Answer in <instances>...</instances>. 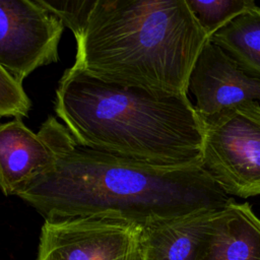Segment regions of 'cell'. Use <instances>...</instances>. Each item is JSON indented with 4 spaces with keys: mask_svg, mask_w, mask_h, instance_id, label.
Listing matches in <instances>:
<instances>
[{
    "mask_svg": "<svg viewBox=\"0 0 260 260\" xmlns=\"http://www.w3.org/2000/svg\"><path fill=\"white\" fill-rule=\"evenodd\" d=\"M216 211H200L142 224L145 260H193Z\"/></svg>",
    "mask_w": 260,
    "mask_h": 260,
    "instance_id": "cell-10",
    "label": "cell"
},
{
    "mask_svg": "<svg viewBox=\"0 0 260 260\" xmlns=\"http://www.w3.org/2000/svg\"><path fill=\"white\" fill-rule=\"evenodd\" d=\"M76 37L84 26L95 0H39Z\"/></svg>",
    "mask_w": 260,
    "mask_h": 260,
    "instance_id": "cell-14",
    "label": "cell"
},
{
    "mask_svg": "<svg viewBox=\"0 0 260 260\" xmlns=\"http://www.w3.org/2000/svg\"><path fill=\"white\" fill-rule=\"evenodd\" d=\"M201 120L244 102L260 103V79L249 75L223 49L208 40L189 79Z\"/></svg>",
    "mask_w": 260,
    "mask_h": 260,
    "instance_id": "cell-8",
    "label": "cell"
},
{
    "mask_svg": "<svg viewBox=\"0 0 260 260\" xmlns=\"http://www.w3.org/2000/svg\"><path fill=\"white\" fill-rule=\"evenodd\" d=\"M209 40L212 35L225 26L245 11L258 6L254 0H186Z\"/></svg>",
    "mask_w": 260,
    "mask_h": 260,
    "instance_id": "cell-12",
    "label": "cell"
},
{
    "mask_svg": "<svg viewBox=\"0 0 260 260\" xmlns=\"http://www.w3.org/2000/svg\"><path fill=\"white\" fill-rule=\"evenodd\" d=\"M249 75L260 79V6L249 9L211 36Z\"/></svg>",
    "mask_w": 260,
    "mask_h": 260,
    "instance_id": "cell-11",
    "label": "cell"
},
{
    "mask_svg": "<svg viewBox=\"0 0 260 260\" xmlns=\"http://www.w3.org/2000/svg\"><path fill=\"white\" fill-rule=\"evenodd\" d=\"M74 38L72 67L173 96H188L191 72L209 40L186 0H95Z\"/></svg>",
    "mask_w": 260,
    "mask_h": 260,
    "instance_id": "cell-2",
    "label": "cell"
},
{
    "mask_svg": "<svg viewBox=\"0 0 260 260\" xmlns=\"http://www.w3.org/2000/svg\"><path fill=\"white\" fill-rule=\"evenodd\" d=\"M193 260H260V218L235 200L211 217Z\"/></svg>",
    "mask_w": 260,
    "mask_h": 260,
    "instance_id": "cell-9",
    "label": "cell"
},
{
    "mask_svg": "<svg viewBox=\"0 0 260 260\" xmlns=\"http://www.w3.org/2000/svg\"><path fill=\"white\" fill-rule=\"evenodd\" d=\"M54 110L80 146L166 168L201 165L202 121L188 96L107 82L74 67Z\"/></svg>",
    "mask_w": 260,
    "mask_h": 260,
    "instance_id": "cell-3",
    "label": "cell"
},
{
    "mask_svg": "<svg viewBox=\"0 0 260 260\" xmlns=\"http://www.w3.org/2000/svg\"><path fill=\"white\" fill-rule=\"evenodd\" d=\"M76 141L56 117L49 116L38 133L21 118L0 125V190L17 196L38 178L50 173Z\"/></svg>",
    "mask_w": 260,
    "mask_h": 260,
    "instance_id": "cell-7",
    "label": "cell"
},
{
    "mask_svg": "<svg viewBox=\"0 0 260 260\" xmlns=\"http://www.w3.org/2000/svg\"><path fill=\"white\" fill-rule=\"evenodd\" d=\"M201 121V167L231 197L260 195V103L244 102Z\"/></svg>",
    "mask_w": 260,
    "mask_h": 260,
    "instance_id": "cell-4",
    "label": "cell"
},
{
    "mask_svg": "<svg viewBox=\"0 0 260 260\" xmlns=\"http://www.w3.org/2000/svg\"><path fill=\"white\" fill-rule=\"evenodd\" d=\"M17 197L45 219L111 216L139 224L218 210L235 200L201 165L157 167L78 144Z\"/></svg>",
    "mask_w": 260,
    "mask_h": 260,
    "instance_id": "cell-1",
    "label": "cell"
},
{
    "mask_svg": "<svg viewBox=\"0 0 260 260\" xmlns=\"http://www.w3.org/2000/svg\"><path fill=\"white\" fill-rule=\"evenodd\" d=\"M30 109L31 101L22 83L16 81L0 66V118H27Z\"/></svg>",
    "mask_w": 260,
    "mask_h": 260,
    "instance_id": "cell-13",
    "label": "cell"
},
{
    "mask_svg": "<svg viewBox=\"0 0 260 260\" xmlns=\"http://www.w3.org/2000/svg\"><path fill=\"white\" fill-rule=\"evenodd\" d=\"M37 260H145L142 224L111 216L45 219Z\"/></svg>",
    "mask_w": 260,
    "mask_h": 260,
    "instance_id": "cell-5",
    "label": "cell"
},
{
    "mask_svg": "<svg viewBox=\"0 0 260 260\" xmlns=\"http://www.w3.org/2000/svg\"><path fill=\"white\" fill-rule=\"evenodd\" d=\"M65 26L39 0H0V66L16 81L59 61Z\"/></svg>",
    "mask_w": 260,
    "mask_h": 260,
    "instance_id": "cell-6",
    "label": "cell"
}]
</instances>
